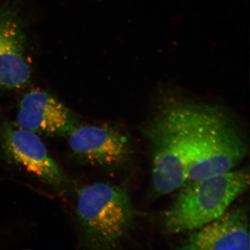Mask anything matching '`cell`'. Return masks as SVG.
Instances as JSON below:
<instances>
[{"instance_id": "cell-1", "label": "cell", "mask_w": 250, "mask_h": 250, "mask_svg": "<svg viewBox=\"0 0 250 250\" xmlns=\"http://www.w3.org/2000/svg\"><path fill=\"white\" fill-rule=\"evenodd\" d=\"M200 106L167 98L143 127L152 154V185L157 195L170 194L187 182L196 148Z\"/></svg>"}, {"instance_id": "cell-2", "label": "cell", "mask_w": 250, "mask_h": 250, "mask_svg": "<svg viewBox=\"0 0 250 250\" xmlns=\"http://www.w3.org/2000/svg\"><path fill=\"white\" fill-rule=\"evenodd\" d=\"M76 213L80 241L87 249L116 248L134 224L129 194L124 188L106 182L81 188Z\"/></svg>"}, {"instance_id": "cell-3", "label": "cell", "mask_w": 250, "mask_h": 250, "mask_svg": "<svg viewBox=\"0 0 250 250\" xmlns=\"http://www.w3.org/2000/svg\"><path fill=\"white\" fill-rule=\"evenodd\" d=\"M249 185L248 167L186 183L165 212L166 229L172 233L196 231L225 213Z\"/></svg>"}, {"instance_id": "cell-4", "label": "cell", "mask_w": 250, "mask_h": 250, "mask_svg": "<svg viewBox=\"0 0 250 250\" xmlns=\"http://www.w3.org/2000/svg\"><path fill=\"white\" fill-rule=\"evenodd\" d=\"M247 152L243 135L228 115L217 106L201 104L196 148L186 183L233 170Z\"/></svg>"}, {"instance_id": "cell-5", "label": "cell", "mask_w": 250, "mask_h": 250, "mask_svg": "<svg viewBox=\"0 0 250 250\" xmlns=\"http://www.w3.org/2000/svg\"><path fill=\"white\" fill-rule=\"evenodd\" d=\"M0 148L6 161L25 169L56 188L67 184L60 166L49 155L36 133L8 121L0 123Z\"/></svg>"}, {"instance_id": "cell-6", "label": "cell", "mask_w": 250, "mask_h": 250, "mask_svg": "<svg viewBox=\"0 0 250 250\" xmlns=\"http://www.w3.org/2000/svg\"><path fill=\"white\" fill-rule=\"evenodd\" d=\"M66 137L79 160L105 169L121 167L132 152L127 135L116 126L80 123Z\"/></svg>"}, {"instance_id": "cell-7", "label": "cell", "mask_w": 250, "mask_h": 250, "mask_svg": "<svg viewBox=\"0 0 250 250\" xmlns=\"http://www.w3.org/2000/svg\"><path fill=\"white\" fill-rule=\"evenodd\" d=\"M16 124L36 134L67 136L80 122L73 112L52 95L32 90L20 102Z\"/></svg>"}, {"instance_id": "cell-8", "label": "cell", "mask_w": 250, "mask_h": 250, "mask_svg": "<svg viewBox=\"0 0 250 250\" xmlns=\"http://www.w3.org/2000/svg\"><path fill=\"white\" fill-rule=\"evenodd\" d=\"M249 218L246 207L227 210L184 240V250H248Z\"/></svg>"}, {"instance_id": "cell-9", "label": "cell", "mask_w": 250, "mask_h": 250, "mask_svg": "<svg viewBox=\"0 0 250 250\" xmlns=\"http://www.w3.org/2000/svg\"><path fill=\"white\" fill-rule=\"evenodd\" d=\"M25 37L17 11L0 9V88L16 89L24 86L31 77L24 53Z\"/></svg>"}]
</instances>
